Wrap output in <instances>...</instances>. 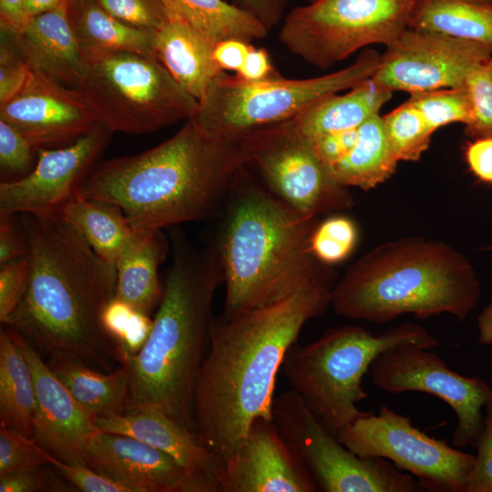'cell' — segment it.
Returning a JSON list of instances; mask_svg holds the SVG:
<instances>
[{"instance_id":"d590c367","label":"cell","mask_w":492,"mask_h":492,"mask_svg":"<svg viewBox=\"0 0 492 492\" xmlns=\"http://www.w3.org/2000/svg\"><path fill=\"white\" fill-rule=\"evenodd\" d=\"M357 240L354 222L346 216L333 215L316 224L311 234L310 248L319 261L331 266L345 260Z\"/></svg>"},{"instance_id":"484cf974","label":"cell","mask_w":492,"mask_h":492,"mask_svg":"<svg viewBox=\"0 0 492 492\" xmlns=\"http://www.w3.org/2000/svg\"><path fill=\"white\" fill-rule=\"evenodd\" d=\"M393 92L367 78L344 94H333L316 102L293 122L305 136L317 137L359 128L391 97Z\"/></svg>"},{"instance_id":"d4e9b609","label":"cell","mask_w":492,"mask_h":492,"mask_svg":"<svg viewBox=\"0 0 492 492\" xmlns=\"http://www.w3.org/2000/svg\"><path fill=\"white\" fill-rule=\"evenodd\" d=\"M46 364L94 421L123 414L130 406L129 379L123 365L112 372L101 373L62 355H53Z\"/></svg>"},{"instance_id":"6da1fadb","label":"cell","mask_w":492,"mask_h":492,"mask_svg":"<svg viewBox=\"0 0 492 492\" xmlns=\"http://www.w3.org/2000/svg\"><path fill=\"white\" fill-rule=\"evenodd\" d=\"M334 284L304 286L233 317H213L195 390L196 434L225 464L254 419L272 420L278 372L304 324L331 305Z\"/></svg>"},{"instance_id":"c3c4849f","label":"cell","mask_w":492,"mask_h":492,"mask_svg":"<svg viewBox=\"0 0 492 492\" xmlns=\"http://www.w3.org/2000/svg\"><path fill=\"white\" fill-rule=\"evenodd\" d=\"M466 160L480 181L492 184V137L473 138L466 149Z\"/></svg>"},{"instance_id":"f546056e","label":"cell","mask_w":492,"mask_h":492,"mask_svg":"<svg viewBox=\"0 0 492 492\" xmlns=\"http://www.w3.org/2000/svg\"><path fill=\"white\" fill-rule=\"evenodd\" d=\"M36 395L29 364L12 331L0 332V425L35 436Z\"/></svg>"},{"instance_id":"f5cc1de1","label":"cell","mask_w":492,"mask_h":492,"mask_svg":"<svg viewBox=\"0 0 492 492\" xmlns=\"http://www.w3.org/2000/svg\"><path fill=\"white\" fill-rule=\"evenodd\" d=\"M30 19L26 0H0L2 32L17 36L26 28Z\"/></svg>"},{"instance_id":"7a4b0ae2","label":"cell","mask_w":492,"mask_h":492,"mask_svg":"<svg viewBox=\"0 0 492 492\" xmlns=\"http://www.w3.org/2000/svg\"><path fill=\"white\" fill-rule=\"evenodd\" d=\"M18 218L27 241L30 276L21 302L4 325L52 356L112 372L119 358L101 315L116 293V266L58 216Z\"/></svg>"},{"instance_id":"7dc6e473","label":"cell","mask_w":492,"mask_h":492,"mask_svg":"<svg viewBox=\"0 0 492 492\" xmlns=\"http://www.w3.org/2000/svg\"><path fill=\"white\" fill-rule=\"evenodd\" d=\"M357 128L330 133L312 139L317 155L328 169L352 148L357 137Z\"/></svg>"},{"instance_id":"cb8c5ba5","label":"cell","mask_w":492,"mask_h":492,"mask_svg":"<svg viewBox=\"0 0 492 492\" xmlns=\"http://www.w3.org/2000/svg\"><path fill=\"white\" fill-rule=\"evenodd\" d=\"M169 249V241L162 230L136 232L115 264V296L137 310L150 314L162 296L163 285L158 271Z\"/></svg>"},{"instance_id":"ba28073f","label":"cell","mask_w":492,"mask_h":492,"mask_svg":"<svg viewBox=\"0 0 492 492\" xmlns=\"http://www.w3.org/2000/svg\"><path fill=\"white\" fill-rule=\"evenodd\" d=\"M381 60L378 51L365 48L344 68L300 79L278 74L249 82L221 71L199 100L193 118L209 135L240 139L253 130L292 119L323 98L372 77Z\"/></svg>"},{"instance_id":"11a10c76","label":"cell","mask_w":492,"mask_h":492,"mask_svg":"<svg viewBox=\"0 0 492 492\" xmlns=\"http://www.w3.org/2000/svg\"><path fill=\"white\" fill-rule=\"evenodd\" d=\"M67 0H26V10L30 17L55 10Z\"/></svg>"},{"instance_id":"680465c9","label":"cell","mask_w":492,"mask_h":492,"mask_svg":"<svg viewBox=\"0 0 492 492\" xmlns=\"http://www.w3.org/2000/svg\"><path fill=\"white\" fill-rule=\"evenodd\" d=\"M488 249L492 250V239H491V243H490Z\"/></svg>"},{"instance_id":"ee69618b","label":"cell","mask_w":492,"mask_h":492,"mask_svg":"<svg viewBox=\"0 0 492 492\" xmlns=\"http://www.w3.org/2000/svg\"><path fill=\"white\" fill-rule=\"evenodd\" d=\"M485 409L484 425L474 446L477 455L466 492H492V404Z\"/></svg>"},{"instance_id":"83f0119b","label":"cell","mask_w":492,"mask_h":492,"mask_svg":"<svg viewBox=\"0 0 492 492\" xmlns=\"http://www.w3.org/2000/svg\"><path fill=\"white\" fill-rule=\"evenodd\" d=\"M398 162L388 143L383 118L377 113L357 128L352 148L329 169L343 186L371 190L390 179Z\"/></svg>"},{"instance_id":"60d3db41","label":"cell","mask_w":492,"mask_h":492,"mask_svg":"<svg viewBox=\"0 0 492 492\" xmlns=\"http://www.w3.org/2000/svg\"><path fill=\"white\" fill-rule=\"evenodd\" d=\"M49 466L77 489L84 492H140L129 484L109 477L86 465H75L48 455Z\"/></svg>"},{"instance_id":"ffe728a7","label":"cell","mask_w":492,"mask_h":492,"mask_svg":"<svg viewBox=\"0 0 492 492\" xmlns=\"http://www.w3.org/2000/svg\"><path fill=\"white\" fill-rule=\"evenodd\" d=\"M11 331L33 376L36 395L34 437L56 458L70 464L86 465L83 448L98 431L94 419L77 404L30 341L16 331Z\"/></svg>"},{"instance_id":"1f68e13d","label":"cell","mask_w":492,"mask_h":492,"mask_svg":"<svg viewBox=\"0 0 492 492\" xmlns=\"http://www.w3.org/2000/svg\"><path fill=\"white\" fill-rule=\"evenodd\" d=\"M58 217L76 229L104 261H116L136 231L116 205L76 196Z\"/></svg>"},{"instance_id":"74e56055","label":"cell","mask_w":492,"mask_h":492,"mask_svg":"<svg viewBox=\"0 0 492 492\" xmlns=\"http://www.w3.org/2000/svg\"><path fill=\"white\" fill-rule=\"evenodd\" d=\"M48 455L35 437L0 425V477L49 465Z\"/></svg>"},{"instance_id":"8d00e7d4","label":"cell","mask_w":492,"mask_h":492,"mask_svg":"<svg viewBox=\"0 0 492 492\" xmlns=\"http://www.w3.org/2000/svg\"><path fill=\"white\" fill-rule=\"evenodd\" d=\"M465 87L472 106L465 135L471 138L492 137V55L470 72Z\"/></svg>"},{"instance_id":"816d5d0a","label":"cell","mask_w":492,"mask_h":492,"mask_svg":"<svg viewBox=\"0 0 492 492\" xmlns=\"http://www.w3.org/2000/svg\"><path fill=\"white\" fill-rule=\"evenodd\" d=\"M287 0H236V5L253 15L268 30L277 26L283 15Z\"/></svg>"},{"instance_id":"7bdbcfd3","label":"cell","mask_w":492,"mask_h":492,"mask_svg":"<svg viewBox=\"0 0 492 492\" xmlns=\"http://www.w3.org/2000/svg\"><path fill=\"white\" fill-rule=\"evenodd\" d=\"M0 48V104L14 97L24 87L31 70L18 51L2 34Z\"/></svg>"},{"instance_id":"ac0fdd59","label":"cell","mask_w":492,"mask_h":492,"mask_svg":"<svg viewBox=\"0 0 492 492\" xmlns=\"http://www.w3.org/2000/svg\"><path fill=\"white\" fill-rule=\"evenodd\" d=\"M308 467L273 420L258 417L225 464L224 492H314Z\"/></svg>"},{"instance_id":"277c9868","label":"cell","mask_w":492,"mask_h":492,"mask_svg":"<svg viewBox=\"0 0 492 492\" xmlns=\"http://www.w3.org/2000/svg\"><path fill=\"white\" fill-rule=\"evenodd\" d=\"M169 229L173 261L145 344L119 359L128 374L131 405H150L196 433L195 390L209 345L212 302L224 283L210 241L194 247L178 226Z\"/></svg>"},{"instance_id":"bcb514c9","label":"cell","mask_w":492,"mask_h":492,"mask_svg":"<svg viewBox=\"0 0 492 492\" xmlns=\"http://www.w3.org/2000/svg\"><path fill=\"white\" fill-rule=\"evenodd\" d=\"M27 251L18 215L0 214V264L26 256Z\"/></svg>"},{"instance_id":"b9f144b4","label":"cell","mask_w":492,"mask_h":492,"mask_svg":"<svg viewBox=\"0 0 492 492\" xmlns=\"http://www.w3.org/2000/svg\"><path fill=\"white\" fill-rule=\"evenodd\" d=\"M30 261L24 256L0 268V322L5 324L21 302L29 282Z\"/></svg>"},{"instance_id":"6f0895ef","label":"cell","mask_w":492,"mask_h":492,"mask_svg":"<svg viewBox=\"0 0 492 492\" xmlns=\"http://www.w3.org/2000/svg\"><path fill=\"white\" fill-rule=\"evenodd\" d=\"M307 3H313L314 1H317V0H305Z\"/></svg>"},{"instance_id":"e0dca14e","label":"cell","mask_w":492,"mask_h":492,"mask_svg":"<svg viewBox=\"0 0 492 492\" xmlns=\"http://www.w3.org/2000/svg\"><path fill=\"white\" fill-rule=\"evenodd\" d=\"M0 119L15 128L36 149L72 143L100 122L77 89L34 69L22 89L0 104Z\"/></svg>"},{"instance_id":"ab89813d","label":"cell","mask_w":492,"mask_h":492,"mask_svg":"<svg viewBox=\"0 0 492 492\" xmlns=\"http://www.w3.org/2000/svg\"><path fill=\"white\" fill-rule=\"evenodd\" d=\"M118 20L145 30L157 32L168 20V13L159 0H97Z\"/></svg>"},{"instance_id":"30bf717a","label":"cell","mask_w":492,"mask_h":492,"mask_svg":"<svg viewBox=\"0 0 492 492\" xmlns=\"http://www.w3.org/2000/svg\"><path fill=\"white\" fill-rule=\"evenodd\" d=\"M415 0H317L297 6L279 39L305 63L327 69L373 45L387 46L406 28Z\"/></svg>"},{"instance_id":"f1b7e54d","label":"cell","mask_w":492,"mask_h":492,"mask_svg":"<svg viewBox=\"0 0 492 492\" xmlns=\"http://www.w3.org/2000/svg\"><path fill=\"white\" fill-rule=\"evenodd\" d=\"M407 28L477 42L492 51V2L415 0Z\"/></svg>"},{"instance_id":"2e32d148","label":"cell","mask_w":492,"mask_h":492,"mask_svg":"<svg viewBox=\"0 0 492 492\" xmlns=\"http://www.w3.org/2000/svg\"><path fill=\"white\" fill-rule=\"evenodd\" d=\"M491 55L477 42L406 28L386 46L372 78L393 93L463 87L470 72Z\"/></svg>"},{"instance_id":"5bb4252c","label":"cell","mask_w":492,"mask_h":492,"mask_svg":"<svg viewBox=\"0 0 492 492\" xmlns=\"http://www.w3.org/2000/svg\"><path fill=\"white\" fill-rule=\"evenodd\" d=\"M430 350L405 344L380 354L369 369L372 382L391 395L421 392L440 398L457 419L452 445L474 446L484 425L482 409L492 404V387L479 377L449 369Z\"/></svg>"},{"instance_id":"8992f818","label":"cell","mask_w":492,"mask_h":492,"mask_svg":"<svg viewBox=\"0 0 492 492\" xmlns=\"http://www.w3.org/2000/svg\"><path fill=\"white\" fill-rule=\"evenodd\" d=\"M481 283L467 258L442 241L406 237L380 244L335 282L331 305L341 316L388 323L403 314L449 313L464 322Z\"/></svg>"},{"instance_id":"4fadbf2b","label":"cell","mask_w":492,"mask_h":492,"mask_svg":"<svg viewBox=\"0 0 492 492\" xmlns=\"http://www.w3.org/2000/svg\"><path fill=\"white\" fill-rule=\"evenodd\" d=\"M337 439L360 457H382L428 492H466L476 456L431 437L386 405L345 425Z\"/></svg>"},{"instance_id":"681fc988","label":"cell","mask_w":492,"mask_h":492,"mask_svg":"<svg viewBox=\"0 0 492 492\" xmlns=\"http://www.w3.org/2000/svg\"><path fill=\"white\" fill-rule=\"evenodd\" d=\"M252 47L251 43L241 39H226L215 45L213 57L222 71L237 73Z\"/></svg>"},{"instance_id":"603a6c76","label":"cell","mask_w":492,"mask_h":492,"mask_svg":"<svg viewBox=\"0 0 492 492\" xmlns=\"http://www.w3.org/2000/svg\"><path fill=\"white\" fill-rule=\"evenodd\" d=\"M168 15V20L155 32V55L172 77L200 100L222 71L213 57L217 43L180 19Z\"/></svg>"},{"instance_id":"3957f363","label":"cell","mask_w":492,"mask_h":492,"mask_svg":"<svg viewBox=\"0 0 492 492\" xmlns=\"http://www.w3.org/2000/svg\"><path fill=\"white\" fill-rule=\"evenodd\" d=\"M248 164L241 139L206 133L194 118L159 145L97 163L77 195L118 206L136 232L210 215Z\"/></svg>"},{"instance_id":"8fae6325","label":"cell","mask_w":492,"mask_h":492,"mask_svg":"<svg viewBox=\"0 0 492 492\" xmlns=\"http://www.w3.org/2000/svg\"><path fill=\"white\" fill-rule=\"evenodd\" d=\"M272 415L323 492H418L419 482L382 457H360L327 431L290 389L274 398Z\"/></svg>"},{"instance_id":"9a60e30c","label":"cell","mask_w":492,"mask_h":492,"mask_svg":"<svg viewBox=\"0 0 492 492\" xmlns=\"http://www.w3.org/2000/svg\"><path fill=\"white\" fill-rule=\"evenodd\" d=\"M103 122L63 148L37 149L33 169L25 177L0 182V214L58 216L97 164L112 135Z\"/></svg>"},{"instance_id":"d6986e66","label":"cell","mask_w":492,"mask_h":492,"mask_svg":"<svg viewBox=\"0 0 492 492\" xmlns=\"http://www.w3.org/2000/svg\"><path fill=\"white\" fill-rule=\"evenodd\" d=\"M105 432L136 437L175 459L187 475L186 492H224L225 463L159 409L131 405L123 414L95 419Z\"/></svg>"},{"instance_id":"db71d44e","label":"cell","mask_w":492,"mask_h":492,"mask_svg":"<svg viewBox=\"0 0 492 492\" xmlns=\"http://www.w3.org/2000/svg\"><path fill=\"white\" fill-rule=\"evenodd\" d=\"M477 330L479 343L492 345V294L489 302L477 317Z\"/></svg>"},{"instance_id":"4dcf8cb0","label":"cell","mask_w":492,"mask_h":492,"mask_svg":"<svg viewBox=\"0 0 492 492\" xmlns=\"http://www.w3.org/2000/svg\"><path fill=\"white\" fill-rule=\"evenodd\" d=\"M167 13L218 43L237 38L246 42L264 38L269 30L253 15L225 0H159Z\"/></svg>"},{"instance_id":"52a82bcc","label":"cell","mask_w":492,"mask_h":492,"mask_svg":"<svg viewBox=\"0 0 492 492\" xmlns=\"http://www.w3.org/2000/svg\"><path fill=\"white\" fill-rule=\"evenodd\" d=\"M405 344L433 349L440 342L421 325L411 323L380 334L362 326L343 325L326 330L307 344H292L281 369L291 389L336 436L343 427L370 414L356 404L368 396L362 382L374 360Z\"/></svg>"},{"instance_id":"9f6ffc18","label":"cell","mask_w":492,"mask_h":492,"mask_svg":"<svg viewBox=\"0 0 492 492\" xmlns=\"http://www.w3.org/2000/svg\"><path fill=\"white\" fill-rule=\"evenodd\" d=\"M476 2H492V0H471Z\"/></svg>"},{"instance_id":"836d02e7","label":"cell","mask_w":492,"mask_h":492,"mask_svg":"<svg viewBox=\"0 0 492 492\" xmlns=\"http://www.w3.org/2000/svg\"><path fill=\"white\" fill-rule=\"evenodd\" d=\"M101 323L120 359L141 350L152 329L153 319L114 296L102 312Z\"/></svg>"},{"instance_id":"f907efd6","label":"cell","mask_w":492,"mask_h":492,"mask_svg":"<svg viewBox=\"0 0 492 492\" xmlns=\"http://www.w3.org/2000/svg\"><path fill=\"white\" fill-rule=\"evenodd\" d=\"M240 78L249 82H258L272 77L279 73L272 65L265 48H255L248 53L241 67L235 73Z\"/></svg>"},{"instance_id":"44dd1931","label":"cell","mask_w":492,"mask_h":492,"mask_svg":"<svg viewBox=\"0 0 492 492\" xmlns=\"http://www.w3.org/2000/svg\"><path fill=\"white\" fill-rule=\"evenodd\" d=\"M85 464L140 492H186L184 469L165 452L136 437L98 429L83 448Z\"/></svg>"},{"instance_id":"f6af8a7d","label":"cell","mask_w":492,"mask_h":492,"mask_svg":"<svg viewBox=\"0 0 492 492\" xmlns=\"http://www.w3.org/2000/svg\"><path fill=\"white\" fill-rule=\"evenodd\" d=\"M65 487L42 467L0 477V492L61 491Z\"/></svg>"},{"instance_id":"5b68a950","label":"cell","mask_w":492,"mask_h":492,"mask_svg":"<svg viewBox=\"0 0 492 492\" xmlns=\"http://www.w3.org/2000/svg\"><path fill=\"white\" fill-rule=\"evenodd\" d=\"M244 167L231 183L223 222L211 241L223 270L225 317L278 302L310 284L336 282L310 248L317 220L261 188Z\"/></svg>"},{"instance_id":"e575fe53","label":"cell","mask_w":492,"mask_h":492,"mask_svg":"<svg viewBox=\"0 0 492 492\" xmlns=\"http://www.w3.org/2000/svg\"><path fill=\"white\" fill-rule=\"evenodd\" d=\"M407 101L423 115L435 132L450 123L467 125L472 106L466 87H448L409 94Z\"/></svg>"},{"instance_id":"f35d334b","label":"cell","mask_w":492,"mask_h":492,"mask_svg":"<svg viewBox=\"0 0 492 492\" xmlns=\"http://www.w3.org/2000/svg\"><path fill=\"white\" fill-rule=\"evenodd\" d=\"M37 150L15 128L0 119L1 180L18 179L34 168V152Z\"/></svg>"},{"instance_id":"4316f807","label":"cell","mask_w":492,"mask_h":492,"mask_svg":"<svg viewBox=\"0 0 492 492\" xmlns=\"http://www.w3.org/2000/svg\"><path fill=\"white\" fill-rule=\"evenodd\" d=\"M68 15L83 54L128 51L156 56L155 33L118 20L97 0H68Z\"/></svg>"},{"instance_id":"7402d4cb","label":"cell","mask_w":492,"mask_h":492,"mask_svg":"<svg viewBox=\"0 0 492 492\" xmlns=\"http://www.w3.org/2000/svg\"><path fill=\"white\" fill-rule=\"evenodd\" d=\"M9 36L31 69L71 87L77 85L85 58L69 19L68 0L32 17L19 35Z\"/></svg>"},{"instance_id":"d6a6232c","label":"cell","mask_w":492,"mask_h":492,"mask_svg":"<svg viewBox=\"0 0 492 492\" xmlns=\"http://www.w3.org/2000/svg\"><path fill=\"white\" fill-rule=\"evenodd\" d=\"M390 148L398 161H417L434 133L421 112L407 100L382 117Z\"/></svg>"},{"instance_id":"9c48e42d","label":"cell","mask_w":492,"mask_h":492,"mask_svg":"<svg viewBox=\"0 0 492 492\" xmlns=\"http://www.w3.org/2000/svg\"><path fill=\"white\" fill-rule=\"evenodd\" d=\"M74 87L113 132L145 134L192 118L199 100L156 57L128 51L85 53Z\"/></svg>"},{"instance_id":"7c38bea8","label":"cell","mask_w":492,"mask_h":492,"mask_svg":"<svg viewBox=\"0 0 492 492\" xmlns=\"http://www.w3.org/2000/svg\"><path fill=\"white\" fill-rule=\"evenodd\" d=\"M240 139L248 164L259 169L272 193L300 214L316 219L353 206L349 188L335 179L313 140L292 119L253 130Z\"/></svg>"}]
</instances>
